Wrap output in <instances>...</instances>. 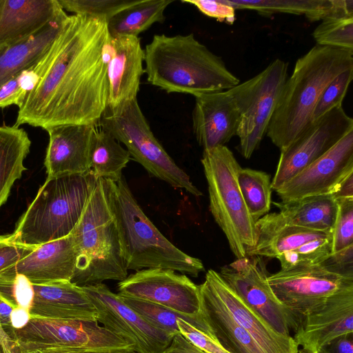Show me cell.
Here are the masks:
<instances>
[{
    "label": "cell",
    "mask_w": 353,
    "mask_h": 353,
    "mask_svg": "<svg viewBox=\"0 0 353 353\" xmlns=\"http://www.w3.org/2000/svg\"><path fill=\"white\" fill-rule=\"evenodd\" d=\"M63 12L57 0H0V48L33 34Z\"/></svg>",
    "instance_id": "obj_24"
},
{
    "label": "cell",
    "mask_w": 353,
    "mask_h": 353,
    "mask_svg": "<svg viewBox=\"0 0 353 353\" xmlns=\"http://www.w3.org/2000/svg\"><path fill=\"white\" fill-rule=\"evenodd\" d=\"M12 309L9 303L0 301V323L6 332L10 329V314Z\"/></svg>",
    "instance_id": "obj_48"
},
{
    "label": "cell",
    "mask_w": 353,
    "mask_h": 353,
    "mask_svg": "<svg viewBox=\"0 0 353 353\" xmlns=\"http://www.w3.org/2000/svg\"><path fill=\"white\" fill-rule=\"evenodd\" d=\"M97 126L65 124L50 127L44 165L47 179L90 171V150Z\"/></svg>",
    "instance_id": "obj_19"
},
{
    "label": "cell",
    "mask_w": 353,
    "mask_h": 353,
    "mask_svg": "<svg viewBox=\"0 0 353 353\" xmlns=\"http://www.w3.org/2000/svg\"><path fill=\"white\" fill-rule=\"evenodd\" d=\"M12 341L9 338L0 341V353H14Z\"/></svg>",
    "instance_id": "obj_49"
},
{
    "label": "cell",
    "mask_w": 353,
    "mask_h": 353,
    "mask_svg": "<svg viewBox=\"0 0 353 353\" xmlns=\"http://www.w3.org/2000/svg\"><path fill=\"white\" fill-rule=\"evenodd\" d=\"M237 181L248 211L256 223L269 213L272 203L270 175L263 171L241 168Z\"/></svg>",
    "instance_id": "obj_34"
},
{
    "label": "cell",
    "mask_w": 353,
    "mask_h": 353,
    "mask_svg": "<svg viewBox=\"0 0 353 353\" xmlns=\"http://www.w3.org/2000/svg\"><path fill=\"white\" fill-rule=\"evenodd\" d=\"M255 230L246 255L277 259L281 270L320 264L332 252V233L289 224L279 212L260 218Z\"/></svg>",
    "instance_id": "obj_10"
},
{
    "label": "cell",
    "mask_w": 353,
    "mask_h": 353,
    "mask_svg": "<svg viewBox=\"0 0 353 353\" xmlns=\"http://www.w3.org/2000/svg\"><path fill=\"white\" fill-rule=\"evenodd\" d=\"M209 285L236 322L255 340L265 353H298L293 337L276 332L265 320L248 307L226 284L219 273L210 269L205 274Z\"/></svg>",
    "instance_id": "obj_23"
},
{
    "label": "cell",
    "mask_w": 353,
    "mask_h": 353,
    "mask_svg": "<svg viewBox=\"0 0 353 353\" xmlns=\"http://www.w3.org/2000/svg\"><path fill=\"white\" fill-rule=\"evenodd\" d=\"M353 68V50L316 44L297 59L270 120L267 136L280 151L312 122L318 99L327 84Z\"/></svg>",
    "instance_id": "obj_3"
},
{
    "label": "cell",
    "mask_w": 353,
    "mask_h": 353,
    "mask_svg": "<svg viewBox=\"0 0 353 353\" xmlns=\"http://www.w3.org/2000/svg\"><path fill=\"white\" fill-rule=\"evenodd\" d=\"M194 6L203 14L221 22L232 24L235 20V9L225 0H183Z\"/></svg>",
    "instance_id": "obj_41"
},
{
    "label": "cell",
    "mask_w": 353,
    "mask_h": 353,
    "mask_svg": "<svg viewBox=\"0 0 353 353\" xmlns=\"http://www.w3.org/2000/svg\"><path fill=\"white\" fill-rule=\"evenodd\" d=\"M31 319L30 311L21 307L12 309L10 314V329L20 330L23 328L29 323Z\"/></svg>",
    "instance_id": "obj_46"
},
{
    "label": "cell",
    "mask_w": 353,
    "mask_h": 353,
    "mask_svg": "<svg viewBox=\"0 0 353 353\" xmlns=\"http://www.w3.org/2000/svg\"><path fill=\"white\" fill-rule=\"evenodd\" d=\"M332 196L335 199L353 197V173L344 179Z\"/></svg>",
    "instance_id": "obj_47"
},
{
    "label": "cell",
    "mask_w": 353,
    "mask_h": 353,
    "mask_svg": "<svg viewBox=\"0 0 353 353\" xmlns=\"http://www.w3.org/2000/svg\"><path fill=\"white\" fill-rule=\"evenodd\" d=\"M97 311V321L133 344L136 353H163L174 336L153 327L104 283L81 286Z\"/></svg>",
    "instance_id": "obj_14"
},
{
    "label": "cell",
    "mask_w": 353,
    "mask_h": 353,
    "mask_svg": "<svg viewBox=\"0 0 353 353\" xmlns=\"http://www.w3.org/2000/svg\"><path fill=\"white\" fill-rule=\"evenodd\" d=\"M119 294L158 304L190 316H201L199 285L170 269H144L118 283Z\"/></svg>",
    "instance_id": "obj_15"
},
{
    "label": "cell",
    "mask_w": 353,
    "mask_h": 353,
    "mask_svg": "<svg viewBox=\"0 0 353 353\" xmlns=\"http://www.w3.org/2000/svg\"><path fill=\"white\" fill-rule=\"evenodd\" d=\"M179 333L206 353H229L210 335L196 328L183 319L177 321Z\"/></svg>",
    "instance_id": "obj_40"
},
{
    "label": "cell",
    "mask_w": 353,
    "mask_h": 353,
    "mask_svg": "<svg viewBox=\"0 0 353 353\" xmlns=\"http://www.w3.org/2000/svg\"><path fill=\"white\" fill-rule=\"evenodd\" d=\"M312 33L316 44L353 50V17L327 18Z\"/></svg>",
    "instance_id": "obj_35"
},
{
    "label": "cell",
    "mask_w": 353,
    "mask_h": 353,
    "mask_svg": "<svg viewBox=\"0 0 353 353\" xmlns=\"http://www.w3.org/2000/svg\"><path fill=\"white\" fill-rule=\"evenodd\" d=\"M114 218L127 270L163 268L197 277L202 261L177 248L145 214L125 177L117 182L101 179Z\"/></svg>",
    "instance_id": "obj_4"
},
{
    "label": "cell",
    "mask_w": 353,
    "mask_h": 353,
    "mask_svg": "<svg viewBox=\"0 0 353 353\" xmlns=\"http://www.w3.org/2000/svg\"><path fill=\"white\" fill-rule=\"evenodd\" d=\"M31 141L24 129L0 125V208L4 204L14 182L26 170L23 162Z\"/></svg>",
    "instance_id": "obj_30"
},
{
    "label": "cell",
    "mask_w": 353,
    "mask_h": 353,
    "mask_svg": "<svg viewBox=\"0 0 353 353\" xmlns=\"http://www.w3.org/2000/svg\"><path fill=\"white\" fill-rule=\"evenodd\" d=\"M173 0H137L106 21L110 37L135 36L155 23H163L164 12Z\"/></svg>",
    "instance_id": "obj_31"
},
{
    "label": "cell",
    "mask_w": 353,
    "mask_h": 353,
    "mask_svg": "<svg viewBox=\"0 0 353 353\" xmlns=\"http://www.w3.org/2000/svg\"><path fill=\"white\" fill-rule=\"evenodd\" d=\"M119 296L128 306L147 323L172 336L179 333L177 321L180 319H184L196 328L212 336L202 316H186L158 304L120 294Z\"/></svg>",
    "instance_id": "obj_33"
},
{
    "label": "cell",
    "mask_w": 353,
    "mask_h": 353,
    "mask_svg": "<svg viewBox=\"0 0 353 353\" xmlns=\"http://www.w3.org/2000/svg\"><path fill=\"white\" fill-rule=\"evenodd\" d=\"M37 81V76L30 68L6 81L0 86V108L11 105H16L19 108Z\"/></svg>",
    "instance_id": "obj_39"
},
{
    "label": "cell",
    "mask_w": 353,
    "mask_h": 353,
    "mask_svg": "<svg viewBox=\"0 0 353 353\" xmlns=\"http://www.w3.org/2000/svg\"><path fill=\"white\" fill-rule=\"evenodd\" d=\"M76 265L77 250L73 236L70 234L39 245L3 272L23 274L33 285H46L71 281Z\"/></svg>",
    "instance_id": "obj_22"
},
{
    "label": "cell",
    "mask_w": 353,
    "mask_h": 353,
    "mask_svg": "<svg viewBox=\"0 0 353 353\" xmlns=\"http://www.w3.org/2000/svg\"><path fill=\"white\" fill-rule=\"evenodd\" d=\"M200 313L212 336L229 353H265L209 285H199Z\"/></svg>",
    "instance_id": "obj_26"
},
{
    "label": "cell",
    "mask_w": 353,
    "mask_h": 353,
    "mask_svg": "<svg viewBox=\"0 0 353 353\" xmlns=\"http://www.w3.org/2000/svg\"><path fill=\"white\" fill-rule=\"evenodd\" d=\"M110 39L105 20L68 15L48 50L31 68L37 81L19 108L14 125L44 130L98 125L108 107Z\"/></svg>",
    "instance_id": "obj_1"
},
{
    "label": "cell",
    "mask_w": 353,
    "mask_h": 353,
    "mask_svg": "<svg viewBox=\"0 0 353 353\" xmlns=\"http://www.w3.org/2000/svg\"><path fill=\"white\" fill-rule=\"evenodd\" d=\"M319 265L330 272L353 279V245L331 252Z\"/></svg>",
    "instance_id": "obj_42"
},
{
    "label": "cell",
    "mask_w": 353,
    "mask_h": 353,
    "mask_svg": "<svg viewBox=\"0 0 353 353\" xmlns=\"http://www.w3.org/2000/svg\"><path fill=\"white\" fill-rule=\"evenodd\" d=\"M352 78L353 68H350L339 74L327 84L314 107L312 121L319 119L330 110L342 105Z\"/></svg>",
    "instance_id": "obj_37"
},
{
    "label": "cell",
    "mask_w": 353,
    "mask_h": 353,
    "mask_svg": "<svg viewBox=\"0 0 353 353\" xmlns=\"http://www.w3.org/2000/svg\"><path fill=\"white\" fill-rule=\"evenodd\" d=\"M267 280L294 331L315 307L339 292L353 289V279L330 272L319 264L281 270L268 276Z\"/></svg>",
    "instance_id": "obj_12"
},
{
    "label": "cell",
    "mask_w": 353,
    "mask_h": 353,
    "mask_svg": "<svg viewBox=\"0 0 353 353\" xmlns=\"http://www.w3.org/2000/svg\"><path fill=\"white\" fill-rule=\"evenodd\" d=\"M235 10H253L269 17L276 13L304 14L314 22L327 18L347 16L348 6L345 0H225Z\"/></svg>",
    "instance_id": "obj_28"
},
{
    "label": "cell",
    "mask_w": 353,
    "mask_h": 353,
    "mask_svg": "<svg viewBox=\"0 0 353 353\" xmlns=\"http://www.w3.org/2000/svg\"><path fill=\"white\" fill-rule=\"evenodd\" d=\"M351 131H353V119L346 114L343 105L312 121L295 141L281 151L271 181L272 190L276 191Z\"/></svg>",
    "instance_id": "obj_13"
},
{
    "label": "cell",
    "mask_w": 353,
    "mask_h": 353,
    "mask_svg": "<svg viewBox=\"0 0 353 353\" xmlns=\"http://www.w3.org/2000/svg\"><path fill=\"white\" fill-rule=\"evenodd\" d=\"M288 63L277 59L260 73L230 89L240 114L236 136L241 154L250 159L259 148L288 79Z\"/></svg>",
    "instance_id": "obj_11"
},
{
    "label": "cell",
    "mask_w": 353,
    "mask_h": 353,
    "mask_svg": "<svg viewBox=\"0 0 353 353\" xmlns=\"http://www.w3.org/2000/svg\"><path fill=\"white\" fill-rule=\"evenodd\" d=\"M144 57L138 37H110L107 62V108L114 109L137 98L141 78L145 73Z\"/></svg>",
    "instance_id": "obj_20"
},
{
    "label": "cell",
    "mask_w": 353,
    "mask_h": 353,
    "mask_svg": "<svg viewBox=\"0 0 353 353\" xmlns=\"http://www.w3.org/2000/svg\"><path fill=\"white\" fill-rule=\"evenodd\" d=\"M8 335L19 353L66 348L97 353H136L134 345L99 323L31 316L20 330Z\"/></svg>",
    "instance_id": "obj_9"
},
{
    "label": "cell",
    "mask_w": 353,
    "mask_h": 353,
    "mask_svg": "<svg viewBox=\"0 0 353 353\" xmlns=\"http://www.w3.org/2000/svg\"><path fill=\"white\" fill-rule=\"evenodd\" d=\"M337 213L332 230V252L353 245V197L336 199Z\"/></svg>",
    "instance_id": "obj_38"
},
{
    "label": "cell",
    "mask_w": 353,
    "mask_h": 353,
    "mask_svg": "<svg viewBox=\"0 0 353 353\" xmlns=\"http://www.w3.org/2000/svg\"><path fill=\"white\" fill-rule=\"evenodd\" d=\"M319 351L321 353H353V333L337 336Z\"/></svg>",
    "instance_id": "obj_44"
},
{
    "label": "cell",
    "mask_w": 353,
    "mask_h": 353,
    "mask_svg": "<svg viewBox=\"0 0 353 353\" xmlns=\"http://www.w3.org/2000/svg\"><path fill=\"white\" fill-rule=\"evenodd\" d=\"M298 353H321L320 351L316 352L312 351L307 348L301 347V349H299Z\"/></svg>",
    "instance_id": "obj_51"
},
{
    "label": "cell",
    "mask_w": 353,
    "mask_h": 353,
    "mask_svg": "<svg viewBox=\"0 0 353 353\" xmlns=\"http://www.w3.org/2000/svg\"><path fill=\"white\" fill-rule=\"evenodd\" d=\"M43 352L46 353H97V352H84L75 350L72 349H66V348H51L46 350H43Z\"/></svg>",
    "instance_id": "obj_50"
},
{
    "label": "cell",
    "mask_w": 353,
    "mask_h": 353,
    "mask_svg": "<svg viewBox=\"0 0 353 353\" xmlns=\"http://www.w3.org/2000/svg\"><path fill=\"white\" fill-rule=\"evenodd\" d=\"M131 159L129 152L109 132L97 129L90 150V171L96 179L117 182Z\"/></svg>",
    "instance_id": "obj_32"
},
{
    "label": "cell",
    "mask_w": 353,
    "mask_h": 353,
    "mask_svg": "<svg viewBox=\"0 0 353 353\" xmlns=\"http://www.w3.org/2000/svg\"><path fill=\"white\" fill-rule=\"evenodd\" d=\"M201 163L208 187L210 210L236 259L256 241L255 222L241 192L237 173L241 168L225 145L203 152Z\"/></svg>",
    "instance_id": "obj_7"
},
{
    "label": "cell",
    "mask_w": 353,
    "mask_h": 353,
    "mask_svg": "<svg viewBox=\"0 0 353 353\" xmlns=\"http://www.w3.org/2000/svg\"><path fill=\"white\" fill-rule=\"evenodd\" d=\"M98 125L124 144L130 157L152 176L194 196L202 195L156 139L137 98L114 109L107 108Z\"/></svg>",
    "instance_id": "obj_8"
},
{
    "label": "cell",
    "mask_w": 353,
    "mask_h": 353,
    "mask_svg": "<svg viewBox=\"0 0 353 353\" xmlns=\"http://www.w3.org/2000/svg\"><path fill=\"white\" fill-rule=\"evenodd\" d=\"M34 248L14 243L8 236H0V273L17 264Z\"/></svg>",
    "instance_id": "obj_43"
},
{
    "label": "cell",
    "mask_w": 353,
    "mask_h": 353,
    "mask_svg": "<svg viewBox=\"0 0 353 353\" xmlns=\"http://www.w3.org/2000/svg\"><path fill=\"white\" fill-rule=\"evenodd\" d=\"M163 353H206L201 350L180 333L176 334Z\"/></svg>",
    "instance_id": "obj_45"
},
{
    "label": "cell",
    "mask_w": 353,
    "mask_h": 353,
    "mask_svg": "<svg viewBox=\"0 0 353 353\" xmlns=\"http://www.w3.org/2000/svg\"><path fill=\"white\" fill-rule=\"evenodd\" d=\"M68 15L64 11L33 34L0 48V86L34 66L61 31Z\"/></svg>",
    "instance_id": "obj_27"
},
{
    "label": "cell",
    "mask_w": 353,
    "mask_h": 353,
    "mask_svg": "<svg viewBox=\"0 0 353 353\" xmlns=\"http://www.w3.org/2000/svg\"><path fill=\"white\" fill-rule=\"evenodd\" d=\"M34 298L31 316L97 321V311L81 286L71 281L33 285Z\"/></svg>",
    "instance_id": "obj_25"
},
{
    "label": "cell",
    "mask_w": 353,
    "mask_h": 353,
    "mask_svg": "<svg viewBox=\"0 0 353 353\" xmlns=\"http://www.w3.org/2000/svg\"><path fill=\"white\" fill-rule=\"evenodd\" d=\"M71 234L77 250L76 270L71 282L81 287L108 280L121 281L128 276L117 227L101 179L97 180Z\"/></svg>",
    "instance_id": "obj_6"
},
{
    "label": "cell",
    "mask_w": 353,
    "mask_h": 353,
    "mask_svg": "<svg viewBox=\"0 0 353 353\" xmlns=\"http://www.w3.org/2000/svg\"><path fill=\"white\" fill-rule=\"evenodd\" d=\"M97 179L91 171L47 179L8 239L37 248L70 235L77 225Z\"/></svg>",
    "instance_id": "obj_5"
},
{
    "label": "cell",
    "mask_w": 353,
    "mask_h": 353,
    "mask_svg": "<svg viewBox=\"0 0 353 353\" xmlns=\"http://www.w3.org/2000/svg\"><path fill=\"white\" fill-rule=\"evenodd\" d=\"M61 7L74 14L109 20L137 0H57Z\"/></svg>",
    "instance_id": "obj_36"
},
{
    "label": "cell",
    "mask_w": 353,
    "mask_h": 353,
    "mask_svg": "<svg viewBox=\"0 0 353 353\" xmlns=\"http://www.w3.org/2000/svg\"><path fill=\"white\" fill-rule=\"evenodd\" d=\"M274 204L289 224L332 233L337 213L336 201L332 194L310 196Z\"/></svg>",
    "instance_id": "obj_29"
},
{
    "label": "cell",
    "mask_w": 353,
    "mask_h": 353,
    "mask_svg": "<svg viewBox=\"0 0 353 353\" xmlns=\"http://www.w3.org/2000/svg\"><path fill=\"white\" fill-rule=\"evenodd\" d=\"M353 173V131L275 191L281 201L332 194Z\"/></svg>",
    "instance_id": "obj_17"
},
{
    "label": "cell",
    "mask_w": 353,
    "mask_h": 353,
    "mask_svg": "<svg viewBox=\"0 0 353 353\" xmlns=\"http://www.w3.org/2000/svg\"><path fill=\"white\" fill-rule=\"evenodd\" d=\"M192 129L203 150L225 145L236 135L240 114L229 90L194 97Z\"/></svg>",
    "instance_id": "obj_21"
},
{
    "label": "cell",
    "mask_w": 353,
    "mask_h": 353,
    "mask_svg": "<svg viewBox=\"0 0 353 353\" xmlns=\"http://www.w3.org/2000/svg\"><path fill=\"white\" fill-rule=\"evenodd\" d=\"M353 333V289L339 292L309 312L294 330L298 346L318 352L334 339Z\"/></svg>",
    "instance_id": "obj_18"
},
{
    "label": "cell",
    "mask_w": 353,
    "mask_h": 353,
    "mask_svg": "<svg viewBox=\"0 0 353 353\" xmlns=\"http://www.w3.org/2000/svg\"><path fill=\"white\" fill-rule=\"evenodd\" d=\"M147 81L168 93L194 97L230 90L240 83L221 57L190 33L155 34L144 50Z\"/></svg>",
    "instance_id": "obj_2"
},
{
    "label": "cell",
    "mask_w": 353,
    "mask_h": 353,
    "mask_svg": "<svg viewBox=\"0 0 353 353\" xmlns=\"http://www.w3.org/2000/svg\"><path fill=\"white\" fill-rule=\"evenodd\" d=\"M260 256L237 259L221 268L226 284L276 332L289 336L288 315L268 284L266 270Z\"/></svg>",
    "instance_id": "obj_16"
}]
</instances>
